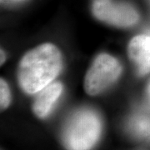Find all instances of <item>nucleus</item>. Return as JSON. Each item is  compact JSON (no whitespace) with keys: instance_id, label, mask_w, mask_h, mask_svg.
Wrapping results in <instances>:
<instances>
[{"instance_id":"423d86ee","label":"nucleus","mask_w":150,"mask_h":150,"mask_svg":"<svg viewBox=\"0 0 150 150\" xmlns=\"http://www.w3.org/2000/svg\"><path fill=\"white\" fill-rule=\"evenodd\" d=\"M63 90V84L59 82H54L38 92L33 104L35 115L40 118H47L59 101Z\"/></svg>"},{"instance_id":"39448f33","label":"nucleus","mask_w":150,"mask_h":150,"mask_svg":"<svg viewBox=\"0 0 150 150\" xmlns=\"http://www.w3.org/2000/svg\"><path fill=\"white\" fill-rule=\"evenodd\" d=\"M129 59L140 75L150 72V36L138 35L131 39L128 46Z\"/></svg>"},{"instance_id":"0eeeda50","label":"nucleus","mask_w":150,"mask_h":150,"mask_svg":"<svg viewBox=\"0 0 150 150\" xmlns=\"http://www.w3.org/2000/svg\"><path fill=\"white\" fill-rule=\"evenodd\" d=\"M130 129L139 137L147 138L150 136V118L144 115H138L133 118L130 123Z\"/></svg>"},{"instance_id":"f257e3e1","label":"nucleus","mask_w":150,"mask_h":150,"mask_svg":"<svg viewBox=\"0 0 150 150\" xmlns=\"http://www.w3.org/2000/svg\"><path fill=\"white\" fill-rule=\"evenodd\" d=\"M63 68V57L52 43H43L28 51L18 64L17 77L22 90L34 94L53 83Z\"/></svg>"},{"instance_id":"f03ea898","label":"nucleus","mask_w":150,"mask_h":150,"mask_svg":"<svg viewBox=\"0 0 150 150\" xmlns=\"http://www.w3.org/2000/svg\"><path fill=\"white\" fill-rule=\"evenodd\" d=\"M102 132L101 118L94 110L83 108L74 112L65 125L63 140L68 150H90Z\"/></svg>"},{"instance_id":"20e7f679","label":"nucleus","mask_w":150,"mask_h":150,"mask_svg":"<svg viewBox=\"0 0 150 150\" xmlns=\"http://www.w3.org/2000/svg\"><path fill=\"white\" fill-rule=\"evenodd\" d=\"M91 11L98 20L113 27H133L139 20L137 9L129 3L123 1L93 0Z\"/></svg>"},{"instance_id":"7ed1b4c3","label":"nucleus","mask_w":150,"mask_h":150,"mask_svg":"<svg viewBox=\"0 0 150 150\" xmlns=\"http://www.w3.org/2000/svg\"><path fill=\"white\" fill-rule=\"evenodd\" d=\"M118 59L108 54L98 55L86 73L84 90L91 96L98 95L112 86L122 74Z\"/></svg>"},{"instance_id":"1a4fd4ad","label":"nucleus","mask_w":150,"mask_h":150,"mask_svg":"<svg viewBox=\"0 0 150 150\" xmlns=\"http://www.w3.org/2000/svg\"><path fill=\"white\" fill-rule=\"evenodd\" d=\"M5 54H4V52L3 51V49H1V65H3V64L5 62Z\"/></svg>"},{"instance_id":"9d476101","label":"nucleus","mask_w":150,"mask_h":150,"mask_svg":"<svg viewBox=\"0 0 150 150\" xmlns=\"http://www.w3.org/2000/svg\"><path fill=\"white\" fill-rule=\"evenodd\" d=\"M146 93H147V97H148V99L150 103V81L149 83V84L147 86V89H146Z\"/></svg>"},{"instance_id":"6e6552de","label":"nucleus","mask_w":150,"mask_h":150,"mask_svg":"<svg viewBox=\"0 0 150 150\" xmlns=\"http://www.w3.org/2000/svg\"><path fill=\"white\" fill-rule=\"evenodd\" d=\"M11 103V93L8 84L4 79L0 80V106L1 110H4Z\"/></svg>"}]
</instances>
